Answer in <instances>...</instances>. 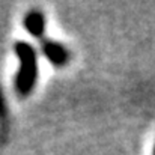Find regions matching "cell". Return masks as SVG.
<instances>
[{"label":"cell","instance_id":"2","mask_svg":"<svg viewBox=\"0 0 155 155\" xmlns=\"http://www.w3.org/2000/svg\"><path fill=\"white\" fill-rule=\"evenodd\" d=\"M41 48L44 56L56 66H63L68 62V51L65 50V47L59 42L54 41H42Z\"/></svg>","mask_w":155,"mask_h":155},{"label":"cell","instance_id":"4","mask_svg":"<svg viewBox=\"0 0 155 155\" xmlns=\"http://www.w3.org/2000/svg\"><path fill=\"white\" fill-rule=\"evenodd\" d=\"M154 155H155V149H154Z\"/></svg>","mask_w":155,"mask_h":155},{"label":"cell","instance_id":"3","mask_svg":"<svg viewBox=\"0 0 155 155\" xmlns=\"http://www.w3.org/2000/svg\"><path fill=\"white\" fill-rule=\"evenodd\" d=\"M24 27L26 30L35 36V38H41L44 35V30H45V20H44V15L38 11H32L30 14L26 15L24 18Z\"/></svg>","mask_w":155,"mask_h":155},{"label":"cell","instance_id":"1","mask_svg":"<svg viewBox=\"0 0 155 155\" xmlns=\"http://www.w3.org/2000/svg\"><path fill=\"white\" fill-rule=\"evenodd\" d=\"M15 53L20 60V68L15 77V87L20 95H27L33 91L38 78V59L36 53L27 42H17Z\"/></svg>","mask_w":155,"mask_h":155}]
</instances>
